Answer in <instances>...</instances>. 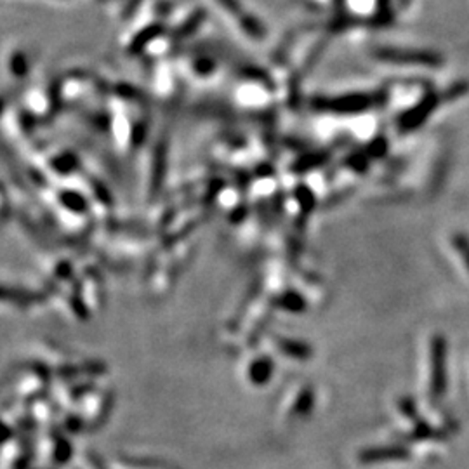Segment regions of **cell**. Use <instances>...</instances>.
<instances>
[{
	"label": "cell",
	"mask_w": 469,
	"mask_h": 469,
	"mask_svg": "<svg viewBox=\"0 0 469 469\" xmlns=\"http://www.w3.org/2000/svg\"><path fill=\"white\" fill-rule=\"evenodd\" d=\"M453 244H456V247L459 249V251L463 252L464 256H466V259H468V263H469V242L466 240V238H464V237H456V238H453Z\"/></svg>",
	"instance_id": "6da1fadb"
}]
</instances>
